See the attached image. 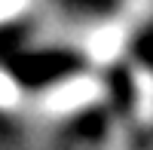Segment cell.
I'll use <instances>...</instances> for the list:
<instances>
[{"instance_id": "obj_5", "label": "cell", "mask_w": 153, "mask_h": 150, "mask_svg": "<svg viewBox=\"0 0 153 150\" xmlns=\"http://www.w3.org/2000/svg\"><path fill=\"white\" fill-rule=\"evenodd\" d=\"M28 6H31V0H0V25L16 22Z\"/></svg>"}, {"instance_id": "obj_3", "label": "cell", "mask_w": 153, "mask_h": 150, "mask_svg": "<svg viewBox=\"0 0 153 150\" xmlns=\"http://www.w3.org/2000/svg\"><path fill=\"white\" fill-rule=\"evenodd\" d=\"M132 92H135V120L141 126H153V71L147 65L132 68Z\"/></svg>"}, {"instance_id": "obj_2", "label": "cell", "mask_w": 153, "mask_h": 150, "mask_svg": "<svg viewBox=\"0 0 153 150\" xmlns=\"http://www.w3.org/2000/svg\"><path fill=\"white\" fill-rule=\"evenodd\" d=\"M123 46H126V31L120 28V22H110V25H101V28H95L92 34H89V49L86 52L95 61L107 65V61L120 58Z\"/></svg>"}, {"instance_id": "obj_4", "label": "cell", "mask_w": 153, "mask_h": 150, "mask_svg": "<svg viewBox=\"0 0 153 150\" xmlns=\"http://www.w3.org/2000/svg\"><path fill=\"white\" fill-rule=\"evenodd\" d=\"M25 104V89L22 83L12 77L6 68H0V110L9 114V110H19Z\"/></svg>"}, {"instance_id": "obj_1", "label": "cell", "mask_w": 153, "mask_h": 150, "mask_svg": "<svg viewBox=\"0 0 153 150\" xmlns=\"http://www.w3.org/2000/svg\"><path fill=\"white\" fill-rule=\"evenodd\" d=\"M101 98H104V83L92 74H74V77H65L34 98V110L37 117L43 120H68L80 110L95 107Z\"/></svg>"}]
</instances>
